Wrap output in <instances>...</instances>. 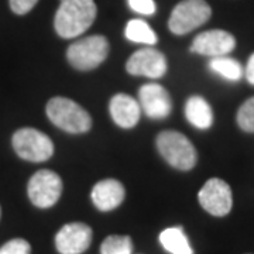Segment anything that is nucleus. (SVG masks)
I'll return each mask as SVG.
<instances>
[{
  "instance_id": "obj_1",
  "label": "nucleus",
  "mask_w": 254,
  "mask_h": 254,
  "mask_svg": "<svg viewBox=\"0 0 254 254\" xmlns=\"http://www.w3.org/2000/svg\"><path fill=\"white\" fill-rule=\"evenodd\" d=\"M96 14L95 0H63L55 13V31L63 38H76L91 27Z\"/></svg>"
},
{
  "instance_id": "obj_2",
  "label": "nucleus",
  "mask_w": 254,
  "mask_h": 254,
  "mask_svg": "<svg viewBox=\"0 0 254 254\" xmlns=\"http://www.w3.org/2000/svg\"><path fill=\"white\" fill-rule=\"evenodd\" d=\"M47 116L55 126L66 133L81 134L92 127V119L76 102L57 96L47 103Z\"/></svg>"
},
{
  "instance_id": "obj_3",
  "label": "nucleus",
  "mask_w": 254,
  "mask_h": 254,
  "mask_svg": "<svg viewBox=\"0 0 254 254\" xmlns=\"http://www.w3.org/2000/svg\"><path fill=\"white\" fill-rule=\"evenodd\" d=\"M157 148L167 163L181 171H190L198 161L193 144L174 130H165L157 136Z\"/></svg>"
},
{
  "instance_id": "obj_4",
  "label": "nucleus",
  "mask_w": 254,
  "mask_h": 254,
  "mask_svg": "<svg viewBox=\"0 0 254 254\" xmlns=\"http://www.w3.org/2000/svg\"><path fill=\"white\" fill-rule=\"evenodd\" d=\"M109 55V43L103 36H91L76 40L68 47L66 58L78 71H91L99 66Z\"/></svg>"
},
{
  "instance_id": "obj_5",
  "label": "nucleus",
  "mask_w": 254,
  "mask_h": 254,
  "mask_svg": "<svg viewBox=\"0 0 254 254\" xmlns=\"http://www.w3.org/2000/svg\"><path fill=\"white\" fill-rule=\"evenodd\" d=\"M13 148L20 158L31 163H43L54 154L51 138L43 131L24 127L13 134Z\"/></svg>"
},
{
  "instance_id": "obj_6",
  "label": "nucleus",
  "mask_w": 254,
  "mask_h": 254,
  "mask_svg": "<svg viewBox=\"0 0 254 254\" xmlns=\"http://www.w3.org/2000/svg\"><path fill=\"white\" fill-rule=\"evenodd\" d=\"M212 16V9L205 0H182L173 10L168 27L171 33L184 36L203 26Z\"/></svg>"
},
{
  "instance_id": "obj_7",
  "label": "nucleus",
  "mask_w": 254,
  "mask_h": 254,
  "mask_svg": "<svg viewBox=\"0 0 254 254\" xmlns=\"http://www.w3.org/2000/svg\"><path fill=\"white\" fill-rule=\"evenodd\" d=\"M27 193L37 208H51L58 202L63 193V181L54 171L40 170L30 178Z\"/></svg>"
},
{
  "instance_id": "obj_8",
  "label": "nucleus",
  "mask_w": 254,
  "mask_h": 254,
  "mask_svg": "<svg viewBox=\"0 0 254 254\" xmlns=\"http://www.w3.org/2000/svg\"><path fill=\"white\" fill-rule=\"evenodd\" d=\"M202 208L213 216H226L233 206V195L227 182L210 178L198 193Z\"/></svg>"
},
{
  "instance_id": "obj_9",
  "label": "nucleus",
  "mask_w": 254,
  "mask_h": 254,
  "mask_svg": "<svg viewBox=\"0 0 254 254\" xmlns=\"http://www.w3.org/2000/svg\"><path fill=\"white\" fill-rule=\"evenodd\" d=\"M127 72L136 76H147L158 79L167 72V60L161 51L154 48L138 50L128 58L126 64Z\"/></svg>"
},
{
  "instance_id": "obj_10",
  "label": "nucleus",
  "mask_w": 254,
  "mask_h": 254,
  "mask_svg": "<svg viewBox=\"0 0 254 254\" xmlns=\"http://www.w3.org/2000/svg\"><path fill=\"white\" fill-rule=\"evenodd\" d=\"M236 47V38L225 30H209L195 37L190 53L208 57H222L233 51Z\"/></svg>"
},
{
  "instance_id": "obj_11",
  "label": "nucleus",
  "mask_w": 254,
  "mask_h": 254,
  "mask_svg": "<svg viewBox=\"0 0 254 254\" xmlns=\"http://www.w3.org/2000/svg\"><path fill=\"white\" fill-rule=\"evenodd\" d=\"M92 229L85 223H68L57 233L55 246L61 254H81L89 249Z\"/></svg>"
},
{
  "instance_id": "obj_12",
  "label": "nucleus",
  "mask_w": 254,
  "mask_h": 254,
  "mask_svg": "<svg viewBox=\"0 0 254 254\" xmlns=\"http://www.w3.org/2000/svg\"><path fill=\"white\" fill-rule=\"evenodd\" d=\"M138 103L151 119L167 118L173 110V100L168 91L158 83H145L138 91Z\"/></svg>"
},
{
  "instance_id": "obj_13",
  "label": "nucleus",
  "mask_w": 254,
  "mask_h": 254,
  "mask_svg": "<svg viewBox=\"0 0 254 254\" xmlns=\"http://www.w3.org/2000/svg\"><path fill=\"white\" fill-rule=\"evenodd\" d=\"M110 116L118 126L123 128H131L138 123L141 108L134 98L119 93L115 95L109 103Z\"/></svg>"
},
{
  "instance_id": "obj_14",
  "label": "nucleus",
  "mask_w": 254,
  "mask_h": 254,
  "mask_svg": "<svg viewBox=\"0 0 254 254\" xmlns=\"http://www.w3.org/2000/svg\"><path fill=\"white\" fill-rule=\"evenodd\" d=\"M125 187L116 180H103L92 190V202L102 212L116 209L125 199Z\"/></svg>"
},
{
  "instance_id": "obj_15",
  "label": "nucleus",
  "mask_w": 254,
  "mask_h": 254,
  "mask_svg": "<svg viewBox=\"0 0 254 254\" xmlns=\"http://www.w3.org/2000/svg\"><path fill=\"white\" fill-rule=\"evenodd\" d=\"M185 116L192 126L206 130L213 123L212 108L202 96H190L185 103Z\"/></svg>"
},
{
  "instance_id": "obj_16",
  "label": "nucleus",
  "mask_w": 254,
  "mask_h": 254,
  "mask_svg": "<svg viewBox=\"0 0 254 254\" xmlns=\"http://www.w3.org/2000/svg\"><path fill=\"white\" fill-rule=\"evenodd\" d=\"M160 242L171 254H193L182 227H170L161 232Z\"/></svg>"
},
{
  "instance_id": "obj_17",
  "label": "nucleus",
  "mask_w": 254,
  "mask_h": 254,
  "mask_svg": "<svg viewBox=\"0 0 254 254\" xmlns=\"http://www.w3.org/2000/svg\"><path fill=\"white\" fill-rule=\"evenodd\" d=\"M126 34L127 40L133 41V43H140L145 46H154L157 44V36L153 31V28L150 27L144 20L134 18L130 20L126 26Z\"/></svg>"
},
{
  "instance_id": "obj_18",
  "label": "nucleus",
  "mask_w": 254,
  "mask_h": 254,
  "mask_svg": "<svg viewBox=\"0 0 254 254\" xmlns=\"http://www.w3.org/2000/svg\"><path fill=\"white\" fill-rule=\"evenodd\" d=\"M209 66L213 72L219 73L220 76L226 78L229 81H239L243 76V68L240 63L233 58H229L226 55L215 57L209 63Z\"/></svg>"
},
{
  "instance_id": "obj_19",
  "label": "nucleus",
  "mask_w": 254,
  "mask_h": 254,
  "mask_svg": "<svg viewBox=\"0 0 254 254\" xmlns=\"http://www.w3.org/2000/svg\"><path fill=\"white\" fill-rule=\"evenodd\" d=\"M133 243L128 236L112 235L103 240L100 246V254H131Z\"/></svg>"
},
{
  "instance_id": "obj_20",
  "label": "nucleus",
  "mask_w": 254,
  "mask_h": 254,
  "mask_svg": "<svg viewBox=\"0 0 254 254\" xmlns=\"http://www.w3.org/2000/svg\"><path fill=\"white\" fill-rule=\"evenodd\" d=\"M237 125L247 133H254V96L240 106L237 112Z\"/></svg>"
},
{
  "instance_id": "obj_21",
  "label": "nucleus",
  "mask_w": 254,
  "mask_h": 254,
  "mask_svg": "<svg viewBox=\"0 0 254 254\" xmlns=\"http://www.w3.org/2000/svg\"><path fill=\"white\" fill-rule=\"evenodd\" d=\"M30 243L23 239H13L0 247V254H30Z\"/></svg>"
},
{
  "instance_id": "obj_22",
  "label": "nucleus",
  "mask_w": 254,
  "mask_h": 254,
  "mask_svg": "<svg viewBox=\"0 0 254 254\" xmlns=\"http://www.w3.org/2000/svg\"><path fill=\"white\" fill-rule=\"evenodd\" d=\"M128 6L138 14L151 16L155 13L154 0H128Z\"/></svg>"
},
{
  "instance_id": "obj_23",
  "label": "nucleus",
  "mask_w": 254,
  "mask_h": 254,
  "mask_svg": "<svg viewBox=\"0 0 254 254\" xmlns=\"http://www.w3.org/2000/svg\"><path fill=\"white\" fill-rule=\"evenodd\" d=\"M37 1L38 0H9L10 9L18 16L27 14L28 11L36 6Z\"/></svg>"
},
{
  "instance_id": "obj_24",
  "label": "nucleus",
  "mask_w": 254,
  "mask_h": 254,
  "mask_svg": "<svg viewBox=\"0 0 254 254\" xmlns=\"http://www.w3.org/2000/svg\"><path fill=\"white\" fill-rule=\"evenodd\" d=\"M246 79L249 83L254 85V54L249 58L247 61V66H246Z\"/></svg>"
},
{
  "instance_id": "obj_25",
  "label": "nucleus",
  "mask_w": 254,
  "mask_h": 254,
  "mask_svg": "<svg viewBox=\"0 0 254 254\" xmlns=\"http://www.w3.org/2000/svg\"><path fill=\"white\" fill-rule=\"evenodd\" d=\"M0 216H1V209H0Z\"/></svg>"
},
{
  "instance_id": "obj_26",
  "label": "nucleus",
  "mask_w": 254,
  "mask_h": 254,
  "mask_svg": "<svg viewBox=\"0 0 254 254\" xmlns=\"http://www.w3.org/2000/svg\"><path fill=\"white\" fill-rule=\"evenodd\" d=\"M61 1H63V0H61Z\"/></svg>"
}]
</instances>
